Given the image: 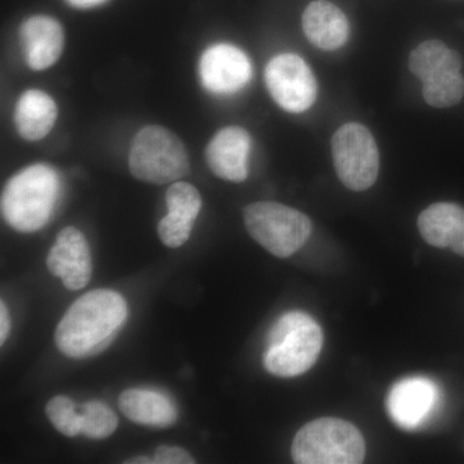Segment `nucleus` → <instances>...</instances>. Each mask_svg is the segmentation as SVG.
Returning <instances> with one entry per match:
<instances>
[{
  "label": "nucleus",
  "instance_id": "aec40b11",
  "mask_svg": "<svg viewBox=\"0 0 464 464\" xmlns=\"http://www.w3.org/2000/svg\"><path fill=\"white\" fill-rule=\"evenodd\" d=\"M82 417L81 435L92 440L108 439L118 429V417L101 401L85 402L79 411Z\"/></svg>",
  "mask_w": 464,
  "mask_h": 464
},
{
  "label": "nucleus",
  "instance_id": "f3484780",
  "mask_svg": "<svg viewBox=\"0 0 464 464\" xmlns=\"http://www.w3.org/2000/svg\"><path fill=\"white\" fill-rule=\"evenodd\" d=\"M418 228L430 246L450 248L464 237V208L454 203H435L418 217Z\"/></svg>",
  "mask_w": 464,
  "mask_h": 464
},
{
  "label": "nucleus",
  "instance_id": "b1692460",
  "mask_svg": "<svg viewBox=\"0 0 464 464\" xmlns=\"http://www.w3.org/2000/svg\"><path fill=\"white\" fill-rule=\"evenodd\" d=\"M155 463L158 464H194L195 459L182 448L159 447L155 451Z\"/></svg>",
  "mask_w": 464,
  "mask_h": 464
},
{
  "label": "nucleus",
  "instance_id": "4be33fe9",
  "mask_svg": "<svg viewBox=\"0 0 464 464\" xmlns=\"http://www.w3.org/2000/svg\"><path fill=\"white\" fill-rule=\"evenodd\" d=\"M48 420L54 429L67 438L81 435L82 417L74 402L66 396H56L45 406Z\"/></svg>",
  "mask_w": 464,
  "mask_h": 464
},
{
  "label": "nucleus",
  "instance_id": "a878e982",
  "mask_svg": "<svg viewBox=\"0 0 464 464\" xmlns=\"http://www.w3.org/2000/svg\"><path fill=\"white\" fill-rule=\"evenodd\" d=\"M72 7L79 9L94 8L97 5H103L108 0H66Z\"/></svg>",
  "mask_w": 464,
  "mask_h": 464
},
{
  "label": "nucleus",
  "instance_id": "9d476101",
  "mask_svg": "<svg viewBox=\"0 0 464 464\" xmlns=\"http://www.w3.org/2000/svg\"><path fill=\"white\" fill-rule=\"evenodd\" d=\"M440 389L430 378H405L391 389L387 396V413L404 430L422 426L440 405Z\"/></svg>",
  "mask_w": 464,
  "mask_h": 464
},
{
  "label": "nucleus",
  "instance_id": "f257e3e1",
  "mask_svg": "<svg viewBox=\"0 0 464 464\" xmlns=\"http://www.w3.org/2000/svg\"><path fill=\"white\" fill-rule=\"evenodd\" d=\"M127 316V304L119 293L92 290L66 311L57 325L54 342L72 359L97 355L109 347Z\"/></svg>",
  "mask_w": 464,
  "mask_h": 464
},
{
  "label": "nucleus",
  "instance_id": "6ab92c4d",
  "mask_svg": "<svg viewBox=\"0 0 464 464\" xmlns=\"http://www.w3.org/2000/svg\"><path fill=\"white\" fill-rule=\"evenodd\" d=\"M464 96V78L460 72H449L423 83L424 101L432 108L457 105Z\"/></svg>",
  "mask_w": 464,
  "mask_h": 464
},
{
  "label": "nucleus",
  "instance_id": "bb28decb",
  "mask_svg": "<svg viewBox=\"0 0 464 464\" xmlns=\"http://www.w3.org/2000/svg\"><path fill=\"white\" fill-rule=\"evenodd\" d=\"M450 248L454 253H457L458 256L464 257V237H460L459 240H457Z\"/></svg>",
  "mask_w": 464,
  "mask_h": 464
},
{
  "label": "nucleus",
  "instance_id": "4468645a",
  "mask_svg": "<svg viewBox=\"0 0 464 464\" xmlns=\"http://www.w3.org/2000/svg\"><path fill=\"white\" fill-rule=\"evenodd\" d=\"M304 35L323 51L343 47L350 36L346 14L328 0H316L304 9L302 16Z\"/></svg>",
  "mask_w": 464,
  "mask_h": 464
},
{
  "label": "nucleus",
  "instance_id": "412c9836",
  "mask_svg": "<svg viewBox=\"0 0 464 464\" xmlns=\"http://www.w3.org/2000/svg\"><path fill=\"white\" fill-rule=\"evenodd\" d=\"M168 213L195 222L201 209V197L198 188L188 182H174L168 188Z\"/></svg>",
  "mask_w": 464,
  "mask_h": 464
},
{
  "label": "nucleus",
  "instance_id": "f03ea898",
  "mask_svg": "<svg viewBox=\"0 0 464 464\" xmlns=\"http://www.w3.org/2000/svg\"><path fill=\"white\" fill-rule=\"evenodd\" d=\"M60 192L56 170L34 164L9 179L2 192V216L12 228L35 232L50 221Z\"/></svg>",
  "mask_w": 464,
  "mask_h": 464
},
{
  "label": "nucleus",
  "instance_id": "a211bd4d",
  "mask_svg": "<svg viewBox=\"0 0 464 464\" xmlns=\"http://www.w3.org/2000/svg\"><path fill=\"white\" fill-rule=\"evenodd\" d=\"M409 69L422 83L449 72H460L462 58L445 43L427 41L409 56Z\"/></svg>",
  "mask_w": 464,
  "mask_h": 464
},
{
  "label": "nucleus",
  "instance_id": "39448f33",
  "mask_svg": "<svg viewBox=\"0 0 464 464\" xmlns=\"http://www.w3.org/2000/svg\"><path fill=\"white\" fill-rule=\"evenodd\" d=\"M128 163L133 177L152 185L179 181L190 170L185 145L161 125H146L137 132Z\"/></svg>",
  "mask_w": 464,
  "mask_h": 464
},
{
  "label": "nucleus",
  "instance_id": "423d86ee",
  "mask_svg": "<svg viewBox=\"0 0 464 464\" xmlns=\"http://www.w3.org/2000/svg\"><path fill=\"white\" fill-rule=\"evenodd\" d=\"M244 225L259 246L279 258L295 255L313 231L306 215L273 201H258L246 207Z\"/></svg>",
  "mask_w": 464,
  "mask_h": 464
},
{
  "label": "nucleus",
  "instance_id": "20e7f679",
  "mask_svg": "<svg viewBox=\"0 0 464 464\" xmlns=\"http://www.w3.org/2000/svg\"><path fill=\"white\" fill-rule=\"evenodd\" d=\"M365 440L347 420L320 418L299 430L292 444L298 464H357L365 458Z\"/></svg>",
  "mask_w": 464,
  "mask_h": 464
},
{
  "label": "nucleus",
  "instance_id": "f8f14e48",
  "mask_svg": "<svg viewBox=\"0 0 464 464\" xmlns=\"http://www.w3.org/2000/svg\"><path fill=\"white\" fill-rule=\"evenodd\" d=\"M252 146L249 133L240 127H227L217 132L208 143V167L219 179L243 182L248 177V158Z\"/></svg>",
  "mask_w": 464,
  "mask_h": 464
},
{
  "label": "nucleus",
  "instance_id": "ddd939ff",
  "mask_svg": "<svg viewBox=\"0 0 464 464\" xmlns=\"http://www.w3.org/2000/svg\"><path fill=\"white\" fill-rule=\"evenodd\" d=\"M21 42L27 65L35 72L48 69L57 63L65 45V33L53 17L38 14L24 21Z\"/></svg>",
  "mask_w": 464,
  "mask_h": 464
},
{
  "label": "nucleus",
  "instance_id": "cd10ccee",
  "mask_svg": "<svg viewBox=\"0 0 464 464\" xmlns=\"http://www.w3.org/2000/svg\"><path fill=\"white\" fill-rule=\"evenodd\" d=\"M128 464H152L155 463L154 459H150L148 457H137L132 459L127 460Z\"/></svg>",
  "mask_w": 464,
  "mask_h": 464
},
{
  "label": "nucleus",
  "instance_id": "9b49d317",
  "mask_svg": "<svg viewBox=\"0 0 464 464\" xmlns=\"http://www.w3.org/2000/svg\"><path fill=\"white\" fill-rule=\"evenodd\" d=\"M47 267L53 276L63 280L66 289H83L90 283L91 250L82 231L70 226L58 234L48 255Z\"/></svg>",
  "mask_w": 464,
  "mask_h": 464
},
{
  "label": "nucleus",
  "instance_id": "5701e85b",
  "mask_svg": "<svg viewBox=\"0 0 464 464\" xmlns=\"http://www.w3.org/2000/svg\"><path fill=\"white\" fill-rule=\"evenodd\" d=\"M195 222L181 218L168 213L163 219H160L158 226V234L164 246L169 248H179L191 237L192 227Z\"/></svg>",
  "mask_w": 464,
  "mask_h": 464
},
{
  "label": "nucleus",
  "instance_id": "2eb2a0df",
  "mask_svg": "<svg viewBox=\"0 0 464 464\" xmlns=\"http://www.w3.org/2000/svg\"><path fill=\"white\" fill-rule=\"evenodd\" d=\"M56 102L45 92H24L14 109V125L17 133L26 141L34 142L47 137L56 123Z\"/></svg>",
  "mask_w": 464,
  "mask_h": 464
},
{
  "label": "nucleus",
  "instance_id": "393cba45",
  "mask_svg": "<svg viewBox=\"0 0 464 464\" xmlns=\"http://www.w3.org/2000/svg\"><path fill=\"white\" fill-rule=\"evenodd\" d=\"M9 328H11V323H9L7 307L2 301L0 304V343L3 344L7 340Z\"/></svg>",
  "mask_w": 464,
  "mask_h": 464
},
{
  "label": "nucleus",
  "instance_id": "6e6552de",
  "mask_svg": "<svg viewBox=\"0 0 464 464\" xmlns=\"http://www.w3.org/2000/svg\"><path fill=\"white\" fill-rule=\"evenodd\" d=\"M265 83L275 102L293 114L306 111L317 99L315 75L295 53L274 57L266 66Z\"/></svg>",
  "mask_w": 464,
  "mask_h": 464
},
{
  "label": "nucleus",
  "instance_id": "1a4fd4ad",
  "mask_svg": "<svg viewBox=\"0 0 464 464\" xmlns=\"http://www.w3.org/2000/svg\"><path fill=\"white\" fill-rule=\"evenodd\" d=\"M200 82L210 93L228 96L243 90L252 78L248 56L231 44L207 48L199 63Z\"/></svg>",
  "mask_w": 464,
  "mask_h": 464
},
{
  "label": "nucleus",
  "instance_id": "dca6fc26",
  "mask_svg": "<svg viewBox=\"0 0 464 464\" xmlns=\"http://www.w3.org/2000/svg\"><path fill=\"white\" fill-rule=\"evenodd\" d=\"M119 408L128 420L143 426L164 429L177 420V411L172 402L155 391L125 390L119 398Z\"/></svg>",
  "mask_w": 464,
  "mask_h": 464
},
{
  "label": "nucleus",
  "instance_id": "0eeeda50",
  "mask_svg": "<svg viewBox=\"0 0 464 464\" xmlns=\"http://www.w3.org/2000/svg\"><path fill=\"white\" fill-rule=\"evenodd\" d=\"M332 155L338 179L350 190L365 191L377 181L380 151L365 125H342L333 134Z\"/></svg>",
  "mask_w": 464,
  "mask_h": 464
},
{
  "label": "nucleus",
  "instance_id": "7ed1b4c3",
  "mask_svg": "<svg viewBox=\"0 0 464 464\" xmlns=\"http://www.w3.org/2000/svg\"><path fill=\"white\" fill-rule=\"evenodd\" d=\"M323 342L322 328L308 314H284L268 333L266 371L284 378L306 373L319 359Z\"/></svg>",
  "mask_w": 464,
  "mask_h": 464
}]
</instances>
